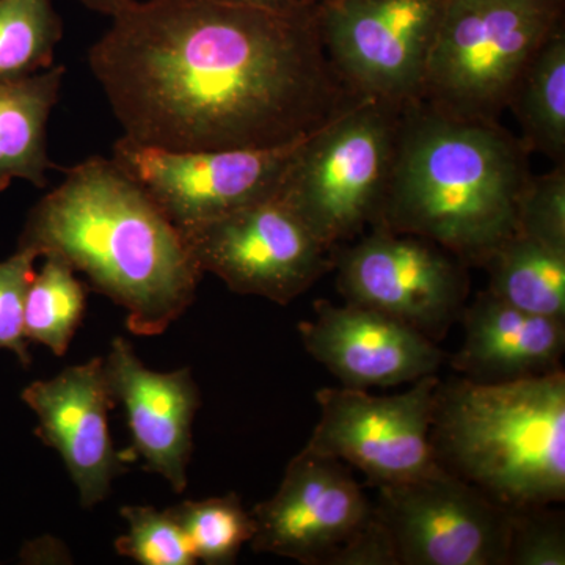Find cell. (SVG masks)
Segmentation results:
<instances>
[{
  "label": "cell",
  "instance_id": "cell-1",
  "mask_svg": "<svg viewBox=\"0 0 565 565\" xmlns=\"http://www.w3.org/2000/svg\"><path fill=\"white\" fill-rule=\"evenodd\" d=\"M122 136L170 150L274 148L356 98L323 46L319 3L131 0L88 54Z\"/></svg>",
  "mask_w": 565,
  "mask_h": 565
},
{
  "label": "cell",
  "instance_id": "cell-2",
  "mask_svg": "<svg viewBox=\"0 0 565 565\" xmlns=\"http://www.w3.org/2000/svg\"><path fill=\"white\" fill-rule=\"evenodd\" d=\"M18 247L62 256L126 311L137 337H158L195 300L203 277L188 241L111 159L93 156L29 211Z\"/></svg>",
  "mask_w": 565,
  "mask_h": 565
},
{
  "label": "cell",
  "instance_id": "cell-3",
  "mask_svg": "<svg viewBox=\"0 0 565 565\" xmlns=\"http://www.w3.org/2000/svg\"><path fill=\"white\" fill-rule=\"evenodd\" d=\"M522 140L500 121L463 120L423 102L401 110L396 156L381 218L393 232L484 264L516 230V203L531 177Z\"/></svg>",
  "mask_w": 565,
  "mask_h": 565
},
{
  "label": "cell",
  "instance_id": "cell-4",
  "mask_svg": "<svg viewBox=\"0 0 565 565\" xmlns=\"http://www.w3.org/2000/svg\"><path fill=\"white\" fill-rule=\"evenodd\" d=\"M435 459L509 511L546 508L565 497V374L438 385Z\"/></svg>",
  "mask_w": 565,
  "mask_h": 565
},
{
  "label": "cell",
  "instance_id": "cell-5",
  "mask_svg": "<svg viewBox=\"0 0 565 565\" xmlns=\"http://www.w3.org/2000/svg\"><path fill=\"white\" fill-rule=\"evenodd\" d=\"M403 107L356 96L294 154L275 196L329 250L381 218Z\"/></svg>",
  "mask_w": 565,
  "mask_h": 565
},
{
  "label": "cell",
  "instance_id": "cell-6",
  "mask_svg": "<svg viewBox=\"0 0 565 565\" xmlns=\"http://www.w3.org/2000/svg\"><path fill=\"white\" fill-rule=\"evenodd\" d=\"M564 13L565 0H448L419 102L463 120L500 121L516 77Z\"/></svg>",
  "mask_w": 565,
  "mask_h": 565
},
{
  "label": "cell",
  "instance_id": "cell-7",
  "mask_svg": "<svg viewBox=\"0 0 565 565\" xmlns=\"http://www.w3.org/2000/svg\"><path fill=\"white\" fill-rule=\"evenodd\" d=\"M307 137L274 148L182 151L122 136L110 159L184 233L274 196Z\"/></svg>",
  "mask_w": 565,
  "mask_h": 565
},
{
  "label": "cell",
  "instance_id": "cell-8",
  "mask_svg": "<svg viewBox=\"0 0 565 565\" xmlns=\"http://www.w3.org/2000/svg\"><path fill=\"white\" fill-rule=\"evenodd\" d=\"M448 0L319 2L323 46L356 96L405 106L423 82Z\"/></svg>",
  "mask_w": 565,
  "mask_h": 565
},
{
  "label": "cell",
  "instance_id": "cell-9",
  "mask_svg": "<svg viewBox=\"0 0 565 565\" xmlns=\"http://www.w3.org/2000/svg\"><path fill=\"white\" fill-rule=\"evenodd\" d=\"M370 230L332 252L345 302L373 308L440 340L463 315L465 263L424 237L384 225Z\"/></svg>",
  "mask_w": 565,
  "mask_h": 565
},
{
  "label": "cell",
  "instance_id": "cell-10",
  "mask_svg": "<svg viewBox=\"0 0 565 565\" xmlns=\"http://www.w3.org/2000/svg\"><path fill=\"white\" fill-rule=\"evenodd\" d=\"M438 385L433 374L393 396L323 388L316 393L319 422L305 448L351 465L377 487L438 473L444 468L430 441Z\"/></svg>",
  "mask_w": 565,
  "mask_h": 565
},
{
  "label": "cell",
  "instance_id": "cell-11",
  "mask_svg": "<svg viewBox=\"0 0 565 565\" xmlns=\"http://www.w3.org/2000/svg\"><path fill=\"white\" fill-rule=\"evenodd\" d=\"M396 565H508L512 511L448 471L379 487Z\"/></svg>",
  "mask_w": 565,
  "mask_h": 565
},
{
  "label": "cell",
  "instance_id": "cell-12",
  "mask_svg": "<svg viewBox=\"0 0 565 565\" xmlns=\"http://www.w3.org/2000/svg\"><path fill=\"white\" fill-rule=\"evenodd\" d=\"M182 236L203 274L278 305L291 303L333 267L332 250L275 195Z\"/></svg>",
  "mask_w": 565,
  "mask_h": 565
},
{
  "label": "cell",
  "instance_id": "cell-13",
  "mask_svg": "<svg viewBox=\"0 0 565 565\" xmlns=\"http://www.w3.org/2000/svg\"><path fill=\"white\" fill-rule=\"evenodd\" d=\"M250 512L253 552L305 565H333L374 519L345 463L308 448L286 467L277 492Z\"/></svg>",
  "mask_w": 565,
  "mask_h": 565
},
{
  "label": "cell",
  "instance_id": "cell-14",
  "mask_svg": "<svg viewBox=\"0 0 565 565\" xmlns=\"http://www.w3.org/2000/svg\"><path fill=\"white\" fill-rule=\"evenodd\" d=\"M21 399L36 416V435L62 457L82 509L107 500L134 456L117 451L111 441L109 411L117 403L103 356L32 382Z\"/></svg>",
  "mask_w": 565,
  "mask_h": 565
},
{
  "label": "cell",
  "instance_id": "cell-15",
  "mask_svg": "<svg viewBox=\"0 0 565 565\" xmlns=\"http://www.w3.org/2000/svg\"><path fill=\"white\" fill-rule=\"evenodd\" d=\"M315 315L299 326L305 351L345 388L414 384L444 363L435 341L373 308L318 300Z\"/></svg>",
  "mask_w": 565,
  "mask_h": 565
},
{
  "label": "cell",
  "instance_id": "cell-16",
  "mask_svg": "<svg viewBox=\"0 0 565 565\" xmlns=\"http://www.w3.org/2000/svg\"><path fill=\"white\" fill-rule=\"evenodd\" d=\"M106 362L115 403L121 404L131 430V455L161 476L174 492L188 489L193 451V422L200 390L189 367L159 373L145 366L125 338L111 341Z\"/></svg>",
  "mask_w": 565,
  "mask_h": 565
},
{
  "label": "cell",
  "instance_id": "cell-17",
  "mask_svg": "<svg viewBox=\"0 0 565 565\" xmlns=\"http://www.w3.org/2000/svg\"><path fill=\"white\" fill-rule=\"evenodd\" d=\"M465 340L452 364L465 379L494 384L561 370L565 319L527 313L487 291L463 310Z\"/></svg>",
  "mask_w": 565,
  "mask_h": 565
},
{
  "label": "cell",
  "instance_id": "cell-18",
  "mask_svg": "<svg viewBox=\"0 0 565 565\" xmlns=\"http://www.w3.org/2000/svg\"><path fill=\"white\" fill-rule=\"evenodd\" d=\"M65 74V66L54 65L24 79L0 82V193L17 180L46 188L47 173L55 169L47 121Z\"/></svg>",
  "mask_w": 565,
  "mask_h": 565
},
{
  "label": "cell",
  "instance_id": "cell-19",
  "mask_svg": "<svg viewBox=\"0 0 565 565\" xmlns=\"http://www.w3.org/2000/svg\"><path fill=\"white\" fill-rule=\"evenodd\" d=\"M522 143L565 163V24L534 52L509 96Z\"/></svg>",
  "mask_w": 565,
  "mask_h": 565
},
{
  "label": "cell",
  "instance_id": "cell-20",
  "mask_svg": "<svg viewBox=\"0 0 565 565\" xmlns=\"http://www.w3.org/2000/svg\"><path fill=\"white\" fill-rule=\"evenodd\" d=\"M482 266L493 296L527 313L565 319V250L515 232Z\"/></svg>",
  "mask_w": 565,
  "mask_h": 565
},
{
  "label": "cell",
  "instance_id": "cell-21",
  "mask_svg": "<svg viewBox=\"0 0 565 565\" xmlns=\"http://www.w3.org/2000/svg\"><path fill=\"white\" fill-rule=\"evenodd\" d=\"M43 258L25 299V337L63 356L84 318L85 289L62 256L50 253Z\"/></svg>",
  "mask_w": 565,
  "mask_h": 565
},
{
  "label": "cell",
  "instance_id": "cell-22",
  "mask_svg": "<svg viewBox=\"0 0 565 565\" xmlns=\"http://www.w3.org/2000/svg\"><path fill=\"white\" fill-rule=\"evenodd\" d=\"M62 36L54 0H0V82L50 70Z\"/></svg>",
  "mask_w": 565,
  "mask_h": 565
},
{
  "label": "cell",
  "instance_id": "cell-23",
  "mask_svg": "<svg viewBox=\"0 0 565 565\" xmlns=\"http://www.w3.org/2000/svg\"><path fill=\"white\" fill-rule=\"evenodd\" d=\"M191 545L196 563L233 564L245 544H250L255 523L236 493L182 501L169 508Z\"/></svg>",
  "mask_w": 565,
  "mask_h": 565
},
{
  "label": "cell",
  "instance_id": "cell-24",
  "mask_svg": "<svg viewBox=\"0 0 565 565\" xmlns=\"http://www.w3.org/2000/svg\"><path fill=\"white\" fill-rule=\"evenodd\" d=\"M128 531L115 541V552L140 565H195L191 545L170 509L122 505Z\"/></svg>",
  "mask_w": 565,
  "mask_h": 565
},
{
  "label": "cell",
  "instance_id": "cell-25",
  "mask_svg": "<svg viewBox=\"0 0 565 565\" xmlns=\"http://www.w3.org/2000/svg\"><path fill=\"white\" fill-rule=\"evenodd\" d=\"M565 250V163L531 174L516 203V230Z\"/></svg>",
  "mask_w": 565,
  "mask_h": 565
},
{
  "label": "cell",
  "instance_id": "cell-26",
  "mask_svg": "<svg viewBox=\"0 0 565 565\" xmlns=\"http://www.w3.org/2000/svg\"><path fill=\"white\" fill-rule=\"evenodd\" d=\"M39 253L32 248H17L13 255L0 262V351H9L22 366H31L24 329L25 299L33 277Z\"/></svg>",
  "mask_w": 565,
  "mask_h": 565
},
{
  "label": "cell",
  "instance_id": "cell-27",
  "mask_svg": "<svg viewBox=\"0 0 565 565\" xmlns=\"http://www.w3.org/2000/svg\"><path fill=\"white\" fill-rule=\"evenodd\" d=\"M508 564L564 565L563 519L548 514L545 508L512 511Z\"/></svg>",
  "mask_w": 565,
  "mask_h": 565
},
{
  "label": "cell",
  "instance_id": "cell-28",
  "mask_svg": "<svg viewBox=\"0 0 565 565\" xmlns=\"http://www.w3.org/2000/svg\"><path fill=\"white\" fill-rule=\"evenodd\" d=\"M70 559L66 546L47 535L33 539L22 546L20 552L21 564H65L71 563Z\"/></svg>",
  "mask_w": 565,
  "mask_h": 565
},
{
  "label": "cell",
  "instance_id": "cell-29",
  "mask_svg": "<svg viewBox=\"0 0 565 565\" xmlns=\"http://www.w3.org/2000/svg\"><path fill=\"white\" fill-rule=\"evenodd\" d=\"M85 9L95 11V13L104 14V17L114 18L120 13L131 0H77Z\"/></svg>",
  "mask_w": 565,
  "mask_h": 565
},
{
  "label": "cell",
  "instance_id": "cell-30",
  "mask_svg": "<svg viewBox=\"0 0 565 565\" xmlns=\"http://www.w3.org/2000/svg\"><path fill=\"white\" fill-rule=\"evenodd\" d=\"M225 2L237 3V6L256 7L267 10H291L299 6L302 0H225Z\"/></svg>",
  "mask_w": 565,
  "mask_h": 565
},
{
  "label": "cell",
  "instance_id": "cell-31",
  "mask_svg": "<svg viewBox=\"0 0 565 565\" xmlns=\"http://www.w3.org/2000/svg\"><path fill=\"white\" fill-rule=\"evenodd\" d=\"M311 2L319 3V2H326V0H311Z\"/></svg>",
  "mask_w": 565,
  "mask_h": 565
}]
</instances>
